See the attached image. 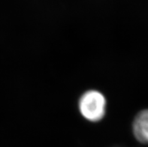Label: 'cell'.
Wrapping results in <instances>:
<instances>
[{
	"label": "cell",
	"instance_id": "cell-2",
	"mask_svg": "<svg viewBox=\"0 0 148 147\" xmlns=\"http://www.w3.org/2000/svg\"><path fill=\"white\" fill-rule=\"evenodd\" d=\"M133 134L141 144H148V109L139 112L132 124Z\"/></svg>",
	"mask_w": 148,
	"mask_h": 147
},
{
	"label": "cell",
	"instance_id": "cell-1",
	"mask_svg": "<svg viewBox=\"0 0 148 147\" xmlns=\"http://www.w3.org/2000/svg\"><path fill=\"white\" fill-rule=\"evenodd\" d=\"M106 109V99L97 90H89L81 95L79 100V110L81 115L90 122H99L103 119Z\"/></svg>",
	"mask_w": 148,
	"mask_h": 147
}]
</instances>
